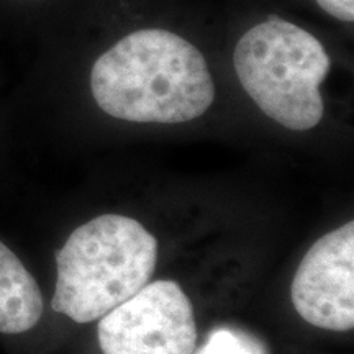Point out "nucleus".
<instances>
[{
  "mask_svg": "<svg viewBox=\"0 0 354 354\" xmlns=\"http://www.w3.org/2000/svg\"><path fill=\"white\" fill-rule=\"evenodd\" d=\"M95 38L88 92L107 117L184 125L209 113L216 79L209 51L218 12L194 0H88Z\"/></svg>",
  "mask_w": 354,
  "mask_h": 354,
  "instance_id": "obj_1",
  "label": "nucleus"
},
{
  "mask_svg": "<svg viewBox=\"0 0 354 354\" xmlns=\"http://www.w3.org/2000/svg\"><path fill=\"white\" fill-rule=\"evenodd\" d=\"M216 12L220 41L254 107L289 131L320 127L335 32L277 0H232Z\"/></svg>",
  "mask_w": 354,
  "mask_h": 354,
  "instance_id": "obj_2",
  "label": "nucleus"
},
{
  "mask_svg": "<svg viewBox=\"0 0 354 354\" xmlns=\"http://www.w3.org/2000/svg\"><path fill=\"white\" fill-rule=\"evenodd\" d=\"M158 241L140 221L107 214L74 230L56 253L51 307L76 323L100 320L151 281Z\"/></svg>",
  "mask_w": 354,
  "mask_h": 354,
  "instance_id": "obj_3",
  "label": "nucleus"
},
{
  "mask_svg": "<svg viewBox=\"0 0 354 354\" xmlns=\"http://www.w3.org/2000/svg\"><path fill=\"white\" fill-rule=\"evenodd\" d=\"M104 354H194L192 304L174 281H154L99 320Z\"/></svg>",
  "mask_w": 354,
  "mask_h": 354,
  "instance_id": "obj_4",
  "label": "nucleus"
},
{
  "mask_svg": "<svg viewBox=\"0 0 354 354\" xmlns=\"http://www.w3.org/2000/svg\"><path fill=\"white\" fill-rule=\"evenodd\" d=\"M295 310L317 328L354 326V223L326 233L305 253L290 287Z\"/></svg>",
  "mask_w": 354,
  "mask_h": 354,
  "instance_id": "obj_5",
  "label": "nucleus"
},
{
  "mask_svg": "<svg viewBox=\"0 0 354 354\" xmlns=\"http://www.w3.org/2000/svg\"><path fill=\"white\" fill-rule=\"evenodd\" d=\"M38 282L10 248L0 241V333L20 335L43 315Z\"/></svg>",
  "mask_w": 354,
  "mask_h": 354,
  "instance_id": "obj_6",
  "label": "nucleus"
},
{
  "mask_svg": "<svg viewBox=\"0 0 354 354\" xmlns=\"http://www.w3.org/2000/svg\"><path fill=\"white\" fill-rule=\"evenodd\" d=\"M308 19L318 21L331 32L344 37L354 30V0H277Z\"/></svg>",
  "mask_w": 354,
  "mask_h": 354,
  "instance_id": "obj_7",
  "label": "nucleus"
},
{
  "mask_svg": "<svg viewBox=\"0 0 354 354\" xmlns=\"http://www.w3.org/2000/svg\"><path fill=\"white\" fill-rule=\"evenodd\" d=\"M197 354H268L254 336L234 328H218L207 336Z\"/></svg>",
  "mask_w": 354,
  "mask_h": 354,
  "instance_id": "obj_8",
  "label": "nucleus"
}]
</instances>
